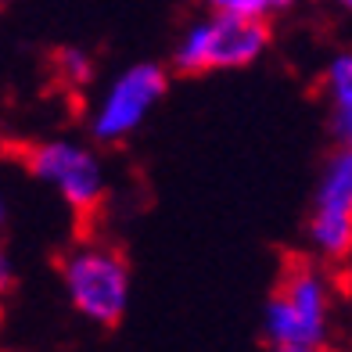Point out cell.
I'll return each mask as SVG.
<instances>
[{
  "label": "cell",
  "instance_id": "1",
  "mask_svg": "<svg viewBox=\"0 0 352 352\" xmlns=\"http://www.w3.org/2000/svg\"><path fill=\"white\" fill-rule=\"evenodd\" d=\"M263 338L277 352H320L334 338V284L313 259H292L266 302Z\"/></svg>",
  "mask_w": 352,
  "mask_h": 352
},
{
  "label": "cell",
  "instance_id": "2",
  "mask_svg": "<svg viewBox=\"0 0 352 352\" xmlns=\"http://www.w3.org/2000/svg\"><path fill=\"white\" fill-rule=\"evenodd\" d=\"M270 47V22L212 11L195 19L173 47V69L184 76L234 72L255 65Z\"/></svg>",
  "mask_w": 352,
  "mask_h": 352
},
{
  "label": "cell",
  "instance_id": "3",
  "mask_svg": "<svg viewBox=\"0 0 352 352\" xmlns=\"http://www.w3.org/2000/svg\"><path fill=\"white\" fill-rule=\"evenodd\" d=\"M72 309L94 327H116L130 309V263L108 241H79L61 259Z\"/></svg>",
  "mask_w": 352,
  "mask_h": 352
},
{
  "label": "cell",
  "instance_id": "4",
  "mask_svg": "<svg viewBox=\"0 0 352 352\" xmlns=\"http://www.w3.org/2000/svg\"><path fill=\"white\" fill-rule=\"evenodd\" d=\"M22 162L40 184L58 190V198L65 201L72 212L90 216L104 205V195H108L104 162L94 148H87V144L40 140V144H29L22 151Z\"/></svg>",
  "mask_w": 352,
  "mask_h": 352
},
{
  "label": "cell",
  "instance_id": "5",
  "mask_svg": "<svg viewBox=\"0 0 352 352\" xmlns=\"http://www.w3.org/2000/svg\"><path fill=\"white\" fill-rule=\"evenodd\" d=\"M169 90L166 69L155 61L122 69L90 108V137L98 144H122L133 137Z\"/></svg>",
  "mask_w": 352,
  "mask_h": 352
},
{
  "label": "cell",
  "instance_id": "6",
  "mask_svg": "<svg viewBox=\"0 0 352 352\" xmlns=\"http://www.w3.org/2000/svg\"><path fill=\"white\" fill-rule=\"evenodd\" d=\"M309 248L320 263H345L352 252V151L342 148L327 158L313 190Z\"/></svg>",
  "mask_w": 352,
  "mask_h": 352
},
{
  "label": "cell",
  "instance_id": "7",
  "mask_svg": "<svg viewBox=\"0 0 352 352\" xmlns=\"http://www.w3.org/2000/svg\"><path fill=\"white\" fill-rule=\"evenodd\" d=\"M324 98L331 116V133L338 144H349L352 137V54L342 51L327 61L324 69Z\"/></svg>",
  "mask_w": 352,
  "mask_h": 352
},
{
  "label": "cell",
  "instance_id": "8",
  "mask_svg": "<svg viewBox=\"0 0 352 352\" xmlns=\"http://www.w3.org/2000/svg\"><path fill=\"white\" fill-rule=\"evenodd\" d=\"M54 76H58L61 87L83 90L94 79V61H90L87 51H79V47H61V51L54 54Z\"/></svg>",
  "mask_w": 352,
  "mask_h": 352
},
{
  "label": "cell",
  "instance_id": "9",
  "mask_svg": "<svg viewBox=\"0 0 352 352\" xmlns=\"http://www.w3.org/2000/svg\"><path fill=\"white\" fill-rule=\"evenodd\" d=\"M212 11H230V14H245V19H277V14L292 11L295 0H205Z\"/></svg>",
  "mask_w": 352,
  "mask_h": 352
},
{
  "label": "cell",
  "instance_id": "10",
  "mask_svg": "<svg viewBox=\"0 0 352 352\" xmlns=\"http://www.w3.org/2000/svg\"><path fill=\"white\" fill-rule=\"evenodd\" d=\"M11 287H14V266L8 259V252L0 248V306H4V298L11 295Z\"/></svg>",
  "mask_w": 352,
  "mask_h": 352
},
{
  "label": "cell",
  "instance_id": "11",
  "mask_svg": "<svg viewBox=\"0 0 352 352\" xmlns=\"http://www.w3.org/2000/svg\"><path fill=\"white\" fill-rule=\"evenodd\" d=\"M4 227H8V195L0 187V234H4Z\"/></svg>",
  "mask_w": 352,
  "mask_h": 352
},
{
  "label": "cell",
  "instance_id": "12",
  "mask_svg": "<svg viewBox=\"0 0 352 352\" xmlns=\"http://www.w3.org/2000/svg\"><path fill=\"white\" fill-rule=\"evenodd\" d=\"M334 4H338V8H349V4H352V0H334Z\"/></svg>",
  "mask_w": 352,
  "mask_h": 352
},
{
  "label": "cell",
  "instance_id": "13",
  "mask_svg": "<svg viewBox=\"0 0 352 352\" xmlns=\"http://www.w3.org/2000/svg\"><path fill=\"white\" fill-rule=\"evenodd\" d=\"M0 4H8V0H0Z\"/></svg>",
  "mask_w": 352,
  "mask_h": 352
}]
</instances>
